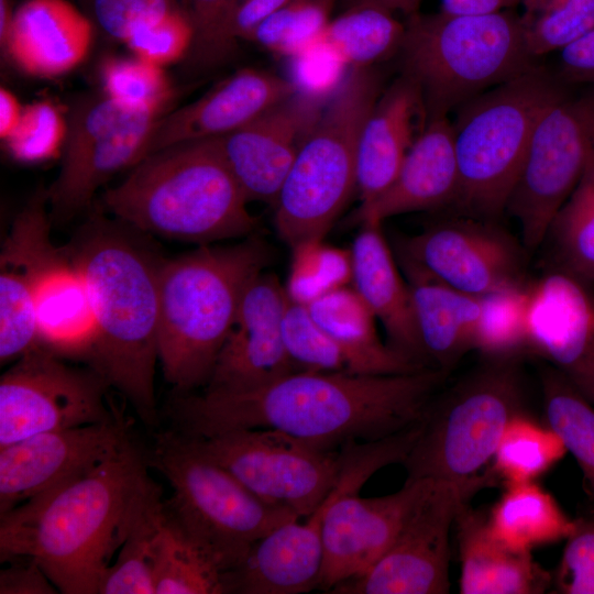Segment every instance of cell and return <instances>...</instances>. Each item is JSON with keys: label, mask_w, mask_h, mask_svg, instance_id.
<instances>
[{"label": "cell", "mask_w": 594, "mask_h": 594, "mask_svg": "<svg viewBox=\"0 0 594 594\" xmlns=\"http://www.w3.org/2000/svg\"><path fill=\"white\" fill-rule=\"evenodd\" d=\"M459 193V170L452 122L448 117L426 122L406 154L391 186L361 205L354 221L378 222L393 216L453 206Z\"/></svg>", "instance_id": "cell-25"}, {"label": "cell", "mask_w": 594, "mask_h": 594, "mask_svg": "<svg viewBox=\"0 0 594 594\" xmlns=\"http://www.w3.org/2000/svg\"><path fill=\"white\" fill-rule=\"evenodd\" d=\"M531 284H516L481 297L474 350L485 359H519L530 353Z\"/></svg>", "instance_id": "cell-39"}, {"label": "cell", "mask_w": 594, "mask_h": 594, "mask_svg": "<svg viewBox=\"0 0 594 594\" xmlns=\"http://www.w3.org/2000/svg\"><path fill=\"white\" fill-rule=\"evenodd\" d=\"M381 92L371 66L352 67L300 146L274 204L278 237L292 250L322 240L356 188L361 130Z\"/></svg>", "instance_id": "cell-8"}, {"label": "cell", "mask_w": 594, "mask_h": 594, "mask_svg": "<svg viewBox=\"0 0 594 594\" xmlns=\"http://www.w3.org/2000/svg\"><path fill=\"white\" fill-rule=\"evenodd\" d=\"M402 74L419 89L426 122L537 65L521 15L410 14L399 47Z\"/></svg>", "instance_id": "cell-6"}, {"label": "cell", "mask_w": 594, "mask_h": 594, "mask_svg": "<svg viewBox=\"0 0 594 594\" xmlns=\"http://www.w3.org/2000/svg\"><path fill=\"white\" fill-rule=\"evenodd\" d=\"M568 85L535 65L458 108L452 123L459 170L454 207L463 216L494 221L506 210L535 129Z\"/></svg>", "instance_id": "cell-7"}, {"label": "cell", "mask_w": 594, "mask_h": 594, "mask_svg": "<svg viewBox=\"0 0 594 594\" xmlns=\"http://www.w3.org/2000/svg\"><path fill=\"white\" fill-rule=\"evenodd\" d=\"M594 164V84L568 90L540 118L506 210L525 248H539L558 210Z\"/></svg>", "instance_id": "cell-12"}, {"label": "cell", "mask_w": 594, "mask_h": 594, "mask_svg": "<svg viewBox=\"0 0 594 594\" xmlns=\"http://www.w3.org/2000/svg\"><path fill=\"white\" fill-rule=\"evenodd\" d=\"M298 90L294 81L276 74L240 69L198 100L162 116L150 136L145 156L177 143L235 131Z\"/></svg>", "instance_id": "cell-22"}, {"label": "cell", "mask_w": 594, "mask_h": 594, "mask_svg": "<svg viewBox=\"0 0 594 594\" xmlns=\"http://www.w3.org/2000/svg\"><path fill=\"white\" fill-rule=\"evenodd\" d=\"M105 377L76 367L37 345L15 360L0 380V448L30 436L112 420Z\"/></svg>", "instance_id": "cell-14"}, {"label": "cell", "mask_w": 594, "mask_h": 594, "mask_svg": "<svg viewBox=\"0 0 594 594\" xmlns=\"http://www.w3.org/2000/svg\"><path fill=\"white\" fill-rule=\"evenodd\" d=\"M359 1H367L372 3H376L393 12L400 10L409 14L415 13L414 10L419 2V0H359Z\"/></svg>", "instance_id": "cell-57"}, {"label": "cell", "mask_w": 594, "mask_h": 594, "mask_svg": "<svg viewBox=\"0 0 594 594\" xmlns=\"http://www.w3.org/2000/svg\"><path fill=\"white\" fill-rule=\"evenodd\" d=\"M378 222H363L352 249V287L388 337V344L425 366L408 284L405 283Z\"/></svg>", "instance_id": "cell-29"}, {"label": "cell", "mask_w": 594, "mask_h": 594, "mask_svg": "<svg viewBox=\"0 0 594 594\" xmlns=\"http://www.w3.org/2000/svg\"><path fill=\"white\" fill-rule=\"evenodd\" d=\"M395 246L405 274L472 296L524 283L520 246L493 220L468 216L443 220L418 234L399 237Z\"/></svg>", "instance_id": "cell-17"}, {"label": "cell", "mask_w": 594, "mask_h": 594, "mask_svg": "<svg viewBox=\"0 0 594 594\" xmlns=\"http://www.w3.org/2000/svg\"><path fill=\"white\" fill-rule=\"evenodd\" d=\"M333 0H289L250 36L279 56L298 57L319 44L331 20Z\"/></svg>", "instance_id": "cell-41"}, {"label": "cell", "mask_w": 594, "mask_h": 594, "mask_svg": "<svg viewBox=\"0 0 594 594\" xmlns=\"http://www.w3.org/2000/svg\"><path fill=\"white\" fill-rule=\"evenodd\" d=\"M461 563L462 594H540L553 582L531 552L516 551L497 540L487 516L468 503L454 519Z\"/></svg>", "instance_id": "cell-30"}, {"label": "cell", "mask_w": 594, "mask_h": 594, "mask_svg": "<svg viewBox=\"0 0 594 594\" xmlns=\"http://www.w3.org/2000/svg\"><path fill=\"white\" fill-rule=\"evenodd\" d=\"M424 362L450 372L471 350L481 315V297L406 273Z\"/></svg>", "instance_id": "cell-31"}, {"label": "cell", "mask_w": 594, "mask_h": 594, "mask_svg": "<svg viewBox=\"0 0 594 594\" xmlns=\"http://www.w3.org/2000/svg\"><path fill=\"white\" fill-rule=\"evenodd\" d=\"M186 438L195 450L227 470L255 496L299 518L317 509L337 485L344 464L341 448L322 450L274 429Z\"/></svg>", "instance_id": "cell-13"}, {"label": "cell", "mask_w": 594, "mask_h": 594, "mask_svg": "<svg viewBox=\"0 0 594 594\" xmlns=\"http://www.w3.org/2000/svg\"><path fill=\"white\" fill-rule=\"evenodd\" d=\"M47 190L37 191L15 217L0 254V361L18 360L40 345L34 284L53 245Z\"/></svg>", "instance_id": "cell-23"}, {"label": "cell", "mask_w": 594, "mask_h": 594, "mask_svg": "<svg viewBox=\"0 0 594 594\" xmlns=\"http://www.w3.org/2000/svg\"><path fill=\"white\" fill-rule=\"evenodd\" d=\"M287 301L273 274L262 272L249 284L207 388H253L296 372L283 340Z\"/></svg>", "instance_id": "cell-21"}, {"label": "cell", "mask_w": 594, "mask_h": 594, "mask_svg": "<svg viewBox=\"0 0 594 594\" xmlns=\"http://www.w3.org/2000/svg\"><path fill=\"white\" fill-rule=\"evenodd\" d=\"M416 440L404 430L381 440L349 442L341 449L344 464L330 492L322 522V568L318 588L329 592L364 573L388 549L417 497L422 479L407 477L397 492L361 497L363 484L380 469L402 463Z\"/></svg>", "instance_id": "cell-11"}, {"label": "cell", "mask_w": 594, "mask_h": 594, "mask_svg": "<svg viewBox=\"0 0 594 594\" xmlns=\"http://www.w3.org/2000/svg\"><path fill=\"white\" fill-rule=\"evenodd\" d=\"M568 453L560 436L525 411L508 422L496 448L493 473L505 485L534 482L551 470Z\"/></svg>", "instance_id": "cell-37"}, {"label": "cell", "mask_w": 594, "mask_h": 594, "mask_svg": "<svg viewBox=\"0 0 594 594\" xmlns=\"http://www.w3.org/2000/svg\"><path fill=\"white\" fill-rule=\"evenodd\" d=\"M405 33L394 12L376 3L359 1L341 15L331 19L320 44L344 65L370 67L399 51Z\"/></svg>", "instance_id": "cell-34"}, {"label": "cell", "mask_w": 594, "mask_h": 594, "mask_svg": "<svg viewBox=\"0 0 594 594\" xmlns=\"http://www.w3.org/2000/svg\"><path fill=\"white\" fill-rule=\"evenodd\" d=\"M147 458L130 438L85 474L0 515V558H30L58 592L98 594L134 524L162 501Z\"/></svg>", "instance_id": "cell-2"}, {"label": "cell", "mask_w": 594, "mask_h": 594, "mask_svg": "<svg viewBox=\"0 0 594 594\" xmlns=\"http://www.w3.org/2000/svg\"><path fill=\"white\" fill-rule=\"evenodd\" d=\"M306 306L317 324L346 352L352 374L395 375L427 369L380 340L376 318L353 287L330 290Z\"/></svg>", "instance_id": "cell-32"}, {"label": "cell", "mask_w": 594, "mask_h": 594, "mask_svg": "<svg viewBox=\"0 0 594 594\" xmlns=\"http://www.w3.org/2000/svg\"><path fill=\"white\" fill-rule=\"evenodd\" d=\"M14 12L10 7L9 0H0V43L4 44L6 38L12 25Z\"/></svg>", "instance_id": "cell-56"}, {"label": "cell", "mask_w": 594, "mask_h": 594, "mask_svg": "<svg viewBox=\"0 0 594 594\" xmlns=\"http://www.w3.org/2000/svg\"><path fill=\"white\" fill-rule=\"evenodd\" d=\"M574 522L552 584L562 594H594V514Z\"/></svg>", "instance_id": "cell-48"}, {"label": "cell", "mask_w": 594, "mask_h": 594, "mask_svg": "<svg viewBox=\"0 0 594 594\" xmlns=\"http://www.w3.org/2000/svg\"><path fill=\"white\" fill-rule=\"evenodd\" d=\"M285 286L290 300L308 305L319 296L352 282L351 250L312 241L293 249Z\"/></svg>", "instance_id": "cell-45"}, {"label": "cell", "mask_w": 594, "mask_h": 594, "mask_svg": "<svg viewBox=\"0 0 594 594\" xmlns=\"http://www.w3.org/2000/svg\"><path fill=\"white\" fill-rule=\"evenodd\" d=\"M163 510L160 501L134 524L107 569L98 594H155V542Z\"/></svg>", "instance_id": "cell-40"}, {"label": "cell", "mask_w": 594, "mask_h": 594, "mask_svg": "<svg viewBox=\"0 0 594 594\" xmlns=\"http://www.w3.org/2000/svg\"><path fill=\"white\" fill-rule=\"evenodd\" d=\"M329 494L305 521L298 518L278 526L237 568L223 573L224 593L298 594L318 588Z\"/></svg>", "instance_id": "cell-24"}, {"label": "cell", "mask_w": 594, "mask_h": 594, "mask_svg": "<svg viewBox=\"0 0 594 594\" xmlns=\"http://www.w3.org/2000/svg\"><path fill=\"white\" fill-rule=\"evenodd\" d=\"M162 116L105 95L80 103L68 119L61 169L47 189L52 220L67 221L84 211L114 174L142 161Z\"/></svg>", "instance_id": "cell-15"}, {"label": "cell", "mask_w": 594, "mask_h": 594, "mask_svg": "<svg viewBox=\"0 0 594 594\" xmlns=\"http://www.w3.org/2000/svg\"><path fill=\"white\" fill-rule=\"evenodd\" d=\"M324 105L320 96L298 90L244 127L212 138L249 202L274 206Z\"/></svg>", "instance_id": "cell-19"}, {"label": "cell", "mask_w": 594, "mask_h": 594, "mask_svg": "<svg viewBox=\"0 0 594 594\" xmlns=\"http://www.w3.org/2000/svg\"><path fill=\"white\" fill-rule=\"evenodd\" d=\"M559 76L568 84H594V29L559 51Z\"/></svg>", "instance_id": "cell-52"}, {"label": "cell", "mask_w": 594, "mask_h": 594, "mask_svg": "<svg viewBox=\"0 0 594 594\" xmlns=\"http://www.w3.org/2000/svg\"><path fill=\"white\" fill-rule=\"evenodd\" d=\"M24 106L21 105L16 96L9 89H0V138L4 141L18 127Z\"/></svg>", "instance_id": "cell-55"}, {"label": "cell", "mask_w": 594, "mask_h": 594, "mask_svg": "<svg viewBox=\"0 0 594 594\" xmlns=\"http://www.w3.org/2000/svg\"><path fill=\"white\" fill-rule=\"evenodd\" d=\"M447 376L430 367L395 375L299 371L253 388L176 394L169 416L173 430L189 438L265 428L333 451L418 424Z\"/></svg>", "instance_id": "cell-1"}, {"label": "cell", "mask_w": 594, "mask_h": 594, "mask_svg": "<svg viewBox=\"0 0 594 594\" xmlns=\"http://www.w3.org/2000/svg\"><path fill=\"white\" fill-rule=\"evenodd\" d=\"M228 0H188L187 13L195 26V42L189 53L195 63L205 64L218 21Z\"/></svg>", "instance_id": "cell-53"}, {"label": "cell", "mask_w": 594, "mask_h": 594, "mask_svg": "<svg viewBox=\"0 0 594 594\" xmlns=\"http://www.w3.org/2000/svg\"><path fill=\"white\" fill-rule=\"evenodd\" d=\"M546 424L562 439L594 496V404L553 366L541 372Z\"/></svg>", "instance_id": "cell-38"}, {"label": "cell", "mask_w": 594, "mask_h": 594, "mask_svg": "<svg viewBox=\"0 0 594 594\" xmlns=\"http://www.w3.org/2000/svg\"><path fill=\"white\" fill-rule=\"evenodd\" d=\"M195 35L187 11L177 8L136 28L125 44L134 56L164 68L190 53Z\"/></svg>", "instance_id": "cell-47"}, {"label": "cell", "mask_w": 594, "mask_h": 594, "mask_svg": "<svg viewBox=\"0 0 594 594\" xmlns=\"http://www.w3.org/2000/svg\"><path fill=\"white\" fill-rule=\"evenodd\" d=\"M90 20L67 0H28L2 47L23 73L52 78L77 67L92 43Z\"/></svg>", "instance_id": "cell-27"}, {"label": "cell", "mask_w": 594, "mask_h": 594, "mask_svg": "<svg viewBox=\"0 0 594 594\" xmlns=\"http://www.w3.org/2000/svg\"><path fill=\"white\" fill-rule=\"evenodd\" d=\"M426 124L416 84L400 75L381 92L361 130L356 154V188L361 205L382 195L395 179L413 143Z\"/></svg>", "instance_id": "cell-28"}, {"label": "cell", "mask_w": 594, "mask_h": 594, "mask_svg": "<svg viewBox=\"0 0 594 594\" xmlns=\"http://www.w3.org/2000/svg\"><path fill=\"white\" fill-rule=\"evenodd\" d=\"M67 133L68 119L56 105L41 100L24 106L18 127L4 143L14 160L41 163L62 156Z\"/></svg>", "instance_id": "cell-46"}, {"label": "cell", "mask_w": 594, "mask_h": 594, "mask_svg": "<svg viewBox=\"0 0 594 594\" xmlns=\"http://www.w3.org/2000/svg\"><path fill=\"white\" fill-rule=\"evenodd\" d=\"M472 495L457 484L422 479L388 549L364 573L338 584L330 593H449L450 531L459 509Z\"/></svg>", "instance_id": "cell-16"}, {"label": "cell", "mask_w": 594, "mask_h": 594, "mask_svg": "<svg viewBox=\"0 0 594 594\" xmlns=\"http://www.w3.org/2000/svg\"><path fill=\"white\" fill-rule=\"evenodd\" d=\"M521 20L527 48L537 59L594 29V0H542Z\"/></svg>", "instance_id": "cell-42"}, {"label": "cell", "mask_w": 594, "mask_h": 594, "mask_svg": "<svg viewBox=\"0 0 594 594\" xmlns=\"http://www.w3.org/2000/svg\"><path fill=\"white\" fill-rule=\"evenodd\" d=\"M100 77L105 96L133 109L163 114L174 95L164 68L136 56L106 59Z\"/></svg>", "instance_id": "cell-44"}, {"label": "cell", "mask_w": 594, "mask_h": 594, "mask_svg": "<svg viewBox=\"0 0 594 594\" xmlns=\"http://www.w3.org/2000/svg\"><path fill=\"white\" fill-rule=\"evenodd\" d=\"M91 3L100 28L124 43L140 25L177 9L175 0H91Z\"/></svg>", "instance_id": "cell-50"}, {"label": "cell", "mask_w": 594, "mask_h": 594, "mask_svg": "<svg viewBox=\"0 0 594 594\" xmlns=\"http://www.w3.org/2000/svg\"><path fill=\"white\" fill-rule=\"evenodd\" d=\"M38 344L61 358L89 360L98 326L86 277L68 249L44 254L34 284Z\"/></svg>", "instance_id": "cell-26"}, {"label": "cell", "mask_w": 594, "mask_h": 594, "mask_svg": "<svg viewBox=\"0 0 594 594\" xmlns=\"http://www.w3.org/2000/svg\"><path fill=\"white\" fill-rule=\"evenodd\" d=\"M223 572L166 514L155 542V594H221Z\"/></svg>", "instance_id": "cell-35"}, {"label": "cell", "mask_w": 594, "mask_h": 594, "mask_svg": "<svg viewBox=\"0 0 594 594\" xmlns=\"http://www.w3.org/2000/svg\"><path fill=\"white\" fill-rule=\"evenodd\" d=\"M519 3L522 0H441V11L451 14H491Z\"/></svg>", "instance_id": "cell-54"}, {"label": "cell", "mask_w": 594, "mask_h": 594, "mask_svg": "<svg viewBox=\"0 0 594 594\" xmlns=\"http://www.w3.org/2000/svg\"><path fill=\"white\" fill-rule=\"evenodd\" d=\"M492 535L508 548L531 552L566 540L574 529L556 498L536 481L505 485L487 515Z\"/></svg>", "instance_id": "cell-33"}, {"label": "cell", "mask_w": 594, "mask_h": 594, "mask_svg": "<svg viewBox=\"0 0 594 594\" xmlns=\"http://www.w3.org/2000/svg\"><path fill=\"white\" fill-rule=\"evenodd\" d=\"M112 217L141 233L210 243L252 235L256 220L215 139L145 156L102 197Z\"/></svg>", "instance_id": "cell-5"}, {"label": "cell", "mask_w": 594, "mask_h": 594, "mask_svg": "<svg viewBox=\"0 0 594 594\" xmlns=\"http://www.w3.org/2000/svg\"><path fill=\"white\" fill-rule=\"evenodd\" d=\"M289 0H228L218 21L205 65L232 52L239 40H249L255 29Z\"/></svg>", "instance_id": "cell-49"}, {"label": "cell", "mask_w": 594, "mask_h": 594, "mask_svg": "<svg viewBox=\"0 0 594 594\" xmlns=\"http://www.w3.org/2000/svg\"><path fill=\"white\" fill-rule=\"evenodd\" d=\"M112 420L40 432L0 448V515L90 471L130 439Z\"/></svg>", "instance_id": "cell-18"}, {"label": "cell", "mask_w": 594, "mask_h": 594, "mask_svg": "<svg viewBox=\"0 0 594 594\" xmlns=\"http://www.w3.org/2000/svg\"><path fill=\"white\" fill-rule=\"evenodd\" d=\"M529 339L530 353L594 404V298L585 282L553 267L531 284Z\"/></svg>", "instance_id": "cell-20"}, {"label": "cell", "mask_w": 594, "mask_h": 594, "mask_svg": "<svg viewBox=\"0 0 594 594\" xmlns=\"http://www.w3.org/2000/svg\"><path fill=\"white\" fill-rule=\"evenodd\" d=\"M546 241L553 253L554 268L585 283L594 282V164L558 210Z\"/></svg>", "instance_id": "cell-36"}, {"label": "cell", "mask_w": 594, "mask_h": 594, "mask_svg": "<svg viewBox=\"0 0 594 594\" xmlns=\"http://www.w3.org/2000/svg\"><path fill=\"white\" fill-rule=\"evenodd\" d=\"M0 571V594H55L57 587L30 558H13Z\"/></svg>", "instance_id": "cell-51"}, {"label": "cell", "mask_w": 594, "mask_h": 594, "mask_svg": "<svg viewBox=\"0 0 594 594\" xmlns=\"http://www.w3.org/2000/svg\"><path fill=\"white\" fill-rule=\"evenodd\" d=\"M271 257L268 244L250 235L162 261L158 362L176 394L207 386L242 296Z\"/></svg>", "instance_id": "cell-4"}, {"label": "cell", "mask_w": 594, "mask_h": 594, "mask_svg": "<svg viewBox=\"0 0 594 594\" xmlns=\"http://www.w3.org/2000/svg\"><path fill=\"white\" fill-rule=\"evenodd\" d=\"M485 360L429 404L402 463L407 477L448 482L473 494L492 483V475L480 472L508 422L524 411L525 393L519 359Z\"/></svg>", "instance_id": "cell-9"}, {"label": "cell", "mask_w": 594, "mask_h": 594, "mask_svg": "<svg viewBox=\"0 0 594 594\" xmlns=\"http://www.w3.org/2000/svg\"><path fill=\"white\" fill-rule=\"evenodd\" d=\"M282 331L286 352L296 372L352 374L346 352L317 324L306 305L288 298Z\"/></svg>", "instance_id": "cell-43"}, {"label": "cell", "mask_w": 594, "mask_h": 594, "mask_svg": "<svg viewBox=\"0 0 594 594\" xmlns=\"http://www.w3.org/2000/svg\"><path fill=\"white\" fill-rule=\"evenodd\" d=\"M146 458L173 488L164 503L166 514L223 573L237 568L272 530L299 518L255 496L174 430L157 435Z\"/></svg>", "instance_id": "cell-10"}, {"label": "cell", "mask_w": 594, "mask_h": 594, "mask_svg": "<svg viewBox=\"0 0 594 594\" xmlns=\"http://www.w3.org/2000/svg\"><path fill=\"white\" fill-rule=\"evenodd\" d=\"M119 219L97 213L67 248L91 296L98 337L89 356L140 419L156 425L158 271L163 260Z\"/></svg>", "instance_id": "cell-3"}]
</instances>
